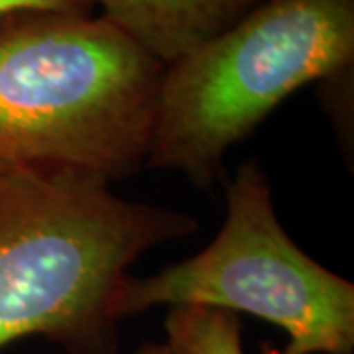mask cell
Returning <instances> with one entry per match:
<instances>
[{
	"instance_id": "6da1fadb",
	"label": "cell",
	"mask_w": 354,
	"mask_h": 354,
	"mask_svg": "<svg viewBox=\"0 0 354 354\" xmlns=\"http://www.w3.org/2000/svg\"><path fill=\"white\" fill-rule=\"evenodd\" d=\"M109 185L28 167L0 185V351L41 337L65 354H120L114 299L128 268L199 221Z\"/></svg>"
},
{
	"instance_id": "7a4b0ae2",
	"label": "cell",
	"mask_w": 354,
	"mask_h": 354,
	"mask_svg": "<svg viewBox=\"0 0 354 354\" xmlns=\"http://www.w3.org/2000/svg\"><path fill=\"white\" fill-rule=\"evenodd\" d=\"M165 65L102 16L0 14V158L106 183L148 164Z\"/></svg>"
},
{
	"instance_id": "3957f363",
	"label": "cell",
	"mask_w": 354,
	"mask_h": 354,
	"mask_svg": "<svg viewBox=\"0 0 354 354\" xmlns=\"http://www.w3.org/2000/svg\"><path fill=\"white\" fill-rule=\"evenodd\" d=\"M354 69V0H262L165 65L146 167L209 193L225 156L309 83Z\"/></svg>"
},
{
	"instance_id": "277c9868",
	"label": "cell",
	"mask_w": 354,
	"mask_h": 354,
	"mask_svg": "<svg viewBox=\"0 0 354 354\" xmlns=\"http://www.w3.org/2000/svg\"><path fill=\"white\" fill-rule=\"evenodd\" d=\"M158 305L248 313L288 333L262 354H353L354 283L315 262L279 225L270 179L254 158L227 189V218L215 241L152 276L122 279L118 321Z\"/></svg>"
},
{
	"instance_id": "5b68a950",
	"label": "cell",
	"mask_w": 354,
	"mask_h": 354,
	"mask_svg": "<svg viewBox=\"0 0 354 354\" xmlns=\"http://www.w3.org/2000/svg\"><path fill=\"white\" fill-rule=\"evenodd\" d=\"M102 18L169 65L216 38L262 0H93Z\"/></svg>"
},
{
	"instance_id": "8992f818",
	"label": "cell",
	"mask_w": 354,
	"mask_h": 354,
	"mask_svg": "<svg viewBox=\"0 0 354 354\" xmlns=\"http://www.w3.org/2000/svg\"><path fill=\"white\" fill-rule=\"evenodd\" d=\"M167 346L176 354H244L241 315L215 307H169Z\"/></svg>"
},
{
	"instance_id": "52a82bcc",
	"label": "cell",
	"mask_w": 354,
	"mask_h": 354,
	"mask_svg": "<svg viewBox=\"0 0 354 354\" xmlns=\"http://www.w3.org/2000/svg\"><path fill=\"white\" fill-rule=\"evenodd\" d=\"M18 8H39V10H57V12L93 14V0H0V14Z\"/></svg>"
},
{
	"instance_id": "ba28073f",
	"label": "cell",
	"mask_w": 354,
	"mask_h": 354,
	"mask_svg": "<svg viewBox=\"0 0 354 354\" xmlns=\"http://www.w3.org/2000/svg\"><path fill=\"white\" fill-rule=\"evenodd\" d=\"M134 354H176L169 346L167 342H153V341H144L136 348Z\"/></svg>"
},
{
	"instance_id": "9c48e42d",
	"label": "cell",
	"mask_w": 354,
	"mask_h": 354,
	"mask_svg": "<svg viewBox=\"0 0 354 354\" xmlns=\"http://www.w3.org/2000/svg\"><path fill=\"white\" fill-rule=\"evenodd\" d=\"M14 169H16V165H10L8 162H4V160L0 158V185L8 179V176L12 174Z\"/></svg>"
}]
</instances>
